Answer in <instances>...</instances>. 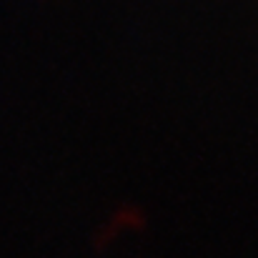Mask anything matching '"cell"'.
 <instances>
[]
</instances>
